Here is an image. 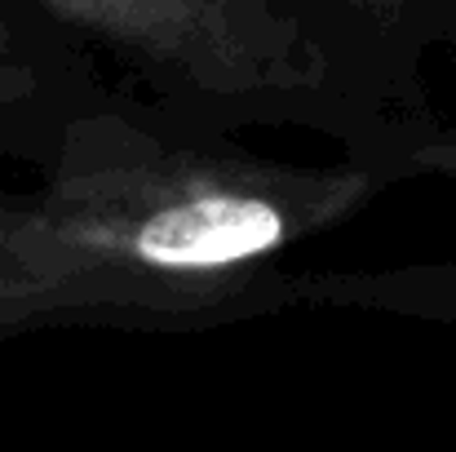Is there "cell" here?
Here are the masks:
<instances>
[{
    "label": "cell",
    "instance_id": "1",
    "mask_svg": "<svg viewBox=\"0 0 456 452\" xmlns=\"http://www.w3.org/2000/svg\"><path fill=\"white\" fill-rule=\"evenodd\" d=\"M368 168L168 147L94 116L49 177L0 200V328L98 310H208L372 200Z\"/></svg>",
    "mask_w": 456,
    "mask_h": 452
},
{
    "label": "cell",
    "instance_id": "2",
    "mask_svg": "<svg viewBox=\"0 0 456 452\" xmlns=\"http://www.w3.org/2000/svg\"><path fill=\"white\" fill-rule=\"evenodd\" d=\"M67 27L204 98H293L328 58L275 0H40Z\"/></svg>",
    "mask_w": 456,
    "mask_h": 452
},
{
    "label": "cell",
    "instance_id": "3",
    "mask_svg": "<svg viewBox=\"0 0 456 452\" xmlns=\"http://www.w3.org/2000/svg\"><path fill=\"white\" fill-rule=\"evenodd\" d=\"M36 85L40 80H36V67H31L18 31L0 18V111L31 103L36 98Z\"/></svg>",
    "mask_w": 456,
    "mask_h": 452
},
{
    "label": "cell",
    "instance_id": "4",
    "mask_svg": "<svg viewBox=\"0 0 456 452\" xmlns=\"http://www.w3.org/2000/svg\"><path fill=\"white\" fill-rule=\"evenodd\" d=\"M417 168H426V173H452L456 177V138H444V143H430L426 151H417V160H412Z\"/></svg>",
    "mask_w": 456,
    "mask_h": 452
},
{
    "label": "cell",
    "instance_id": "5",
    "mask_svg": "<svg viewBox=\"0 0 456 452\" xmlns=\"http://www.w3.org/2000/svg\"><path fill=\"white\" fill-rule=\"evenodd\" d=\"M368 9H403V4H417V0H359Z\"/></svg>",
    "mask_w": 456,
    "mask_h": 452
}]
</instances>
